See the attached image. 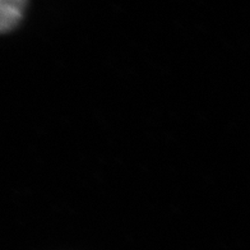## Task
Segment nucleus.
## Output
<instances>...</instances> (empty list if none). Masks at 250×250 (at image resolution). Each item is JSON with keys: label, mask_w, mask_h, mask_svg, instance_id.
Here are the masks:
<instances>
[{"label": "nucleus", "mask_w": 250, "mask_h": 250, "mask_svg": "<svg viewBox=\"0 0 250 250\" xmlns=\"http://www.w3.org/2000/svg\"><path fill=\"white\" fill-rule=\"evenodd\" d=\"M24 7L26 3L22 0H0V32H7L17 26Z\"/></svg>", "instance_id": "nucleus-1"}]
</instances>
